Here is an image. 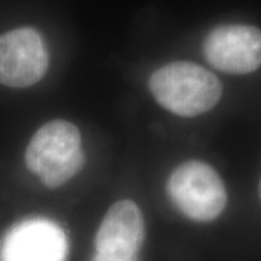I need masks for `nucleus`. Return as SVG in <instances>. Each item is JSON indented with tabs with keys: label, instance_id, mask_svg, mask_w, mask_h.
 I'll return each mask as SVG.
<instances>
[{
	"label": "nucleus",
	"instance_id": "nucleus-1",
	"mask_svg": "<svg viewBox=\"0 0 261 261\" xmlns=\"http://www.w3.org/2000/svg\"><path fill=\"white\" fill-rule=\"evenodd\" d=\"M148 87L160 106L183 118L209 112L222 97L219 79L189 61H176L159 68L149 77Z\"/></svg>",
	"mask_w": 261,
	"mask_h": 261
},
{
	"label": "nucleus",
	"instance_id": "nucleus-2",
	"mask_svg": "<svg viewBox=\"0 0 261 261\" xmlns=\"http://www.w3.org/2000/svg\"><path fill=\"white\" fill-rule=\"evenodd\" d=\"M84 151L82 134L74 123L54 119L34 134L25 151L29 171L37 174L49 189H57L83 168Z\"/></svg>",
	"mask_w": 261,
	"mask_h": 261
},
{
	"label": "nucleus",
	"instance_id": "nucleus-3",
	"mask_svg": "<svg viewBox=\"0 0 261 261\" xmlns=\"http://www.w3.org/2000/svg\"><path fill=\"white\" fill-rule=\"evenodd\" d=\"M167 193L181 214L197 222L216 219L228 202L226 189L218 171L199 160L186 161L173 170Z\"/></svg>",
	"mask_w": 261,
	"mask_h": 261
},
{
	"label": "nucleus",
	"instance_id": "nucleus-4",
	"mask_svg": "<svg viewBox=\"0 0 261 261\" xmlns=\"http://www.w3.org/2000/svg\"><path fill=\"white\" fill-rule=\"evenodd\" d=\"M48 64L47 47L38 31L18 28L0 35V84L31 87L45 75Z\"/></svg>",
	"mask_w": 261,
	"mask_h": 261
},
{
	"label": "nucleus",
	"instance_id": "nucleus-5",
	"mask_svg": "<svg viewBox=\"0 0 261 261\" xmlns=\"http://www.w3.org/2000/svg\"><path fill=\"white\" fill-rule=\"evenodd\" d=\"M144 218L135 202L123 199L106 212L94 238L92 261H138L144 244Z\"/></svg>",
	"mask_w": 261,
	"mask_h": 261
},
{
	"label": "nucleus",
	"instance_id": "nucleus-6",
	"mask_svg": "<svg viewBox=\"0 0 261 261\" xmlns=\"http://www.w3.org/2000/svg\"><path fill=\"white\" fill-rule=\"evenodd\" d=\"M203 54L214 68L248 74L261 67V29L251 25H221L203 41Z\"/></svg>",
	"mask_w": 261,
	"mask_h": 261
},
{
	"label": "nucleus",
	"instance_id": "nucleus-7",
	"mask_svg": "<svg viewBox=\"0 0 261 261\" xmlns=\"http://www.w3.org/2000/svg\"><path fill=\"white\" fill-rule=\"evenodd\" d=\"M68 243L56 222L35 218L10 229L0 248V261H65Z\"/></svg>",
	"mask_w": 261,
	"mask_h": 261
},
{
	"label": "nucleus",
	"instance_id": "nucleus-8",
	"mask_svg": "<svg viewBox=\"0 0 261 261\" xmlns=\"http://www.w3.org/2000/svg\"><path fill=\"white\" fill-rule=\"evenodd\" d=\"M258 193H260V199H261V180H260V187H258Z\"/></svg>",
	"mask_w": 261,
	"mask_h": 261
}]
</instances>
